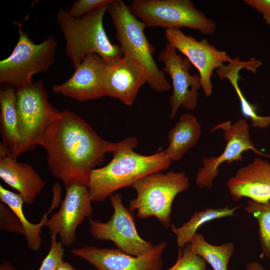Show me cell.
I'll list each match as a JSON object with an SVG mask.
<instances>
[{
	"mask_svg": "<svg viewBox=\"0 0 270 270\" xmlns=\"http://www.w3.org/2000/svg\"><path fill=\"white\" fill-rule=\"evenodd\" d=\"M116 142L100 137L80 116L70 110L58 111L38 146L46 151L52 174L65 188L86 185L92 171L112 152Z\"/></svg>",
	"mask_w": 270,
	"mask_h": 270,
	"instance_id": "1",
	"label": "cell"
},
{
	"mask_svg": "<svg viewBox=\"0 0 270 270\" xmlns=\"http://www.w3.org/2000/svg\"><path fill=\"white\" fill-rule=\"evenodd\" d=\"M138 144L137 139L133 136L116 142L109 163L92 171L87 186L92 202L104 201L116 190L169 168L172 162L164 150L142 155L134 151Z\"/></svg>",
	"mask_w": 270,
	"mask_h": 270,
	"instance_id": "2",
	"label": "cell"
},
{
	"mask_svg": "<svg viewBox=\"0 0 270 270\" xmlns=\"http://www.w3.org/2000/svg\"><path fill=\"white\" fill-rule=\"evenodd\" d=\"M108 6L95 9L80 18L73 17L68 10H58L56 18L66 40V54L74 68L90 54L98 55L108 64L114 63L123 56L120 46L110 42L104 27V16Z\"/></svg>",
	"mask_w": 270,
	"mask_h": 270,
	"instance_id": "3",
	"label": "cell"
},
{
	"mask_svg": "<svg viewBox=\"0 0 270 270\" xmlns=\"http://www.w3.org/2000/svg\"><path fill=\"white\" fill-rule=\"evenodd\" d=\"M107 12L123 54L131 58L144 70L147 84L154 91L169 90L170 85L154 59V48L144 33L146 26L132 14L128 6L122 0H114L108 6Z\"/></svg>",
	"mask_w": 270,
	"mask_h": 270,
	"instance_id": "4",
	"label": "cell"
},
{
	"mask_svg": "<svg viewBox=\"0 0 270 270\" xmlns=\"http://www.w3.org/2000/svg\"><path fill=\"white\" fill-rule=\"evenodd\" d=\"M136 192L128 208L141 219L156 217L166 228L171 226L172 204L178 194L186 191L190 179L184 172L173 170L148 174L132 186Z\"/></svg>",
	"mask_w": 270,
	"mask_h": 270,
	"instance_id": "5",
	"label": "cell"
},
{
	"mask_svg": "<svg viewBox=\"0 0 270 270\" xmlns=\"http://www.w3.org/2000/svg\"><path fill=\"white\" fill-rule=\"evenodd\" d=\"M18 40L13 51L0 62V82L16 90L32 85L34 74L46 72L56 59L57 42L50 36L34 44L18 24Z\"/></svg>",
	"mask_w": 270,
	"mask_h": 270,
	"instance_id": "6",
	"label": "cell"
},
{
	"mask_svg": "<svg viewBox=\"0 0 270 270\" xmlns=\"http://www.w3.org/2000/svg\"><path fill=\"white\" fill-rule=\"evenodd\" d=\"M132 14L146 26L168 29L188 28L214 34L216 22L196 8L190 0H133Z\"/></svg>",
	"mask_w": 270,
	"mask_h": 270,
	"instance_id": "7",
	"label": "cell"
},
{
	"mask_svg": "<svg viewBox=\"0 0 270 270\" xmlns=\"http://www.w3.org/2000/svg\"><path fill=\"white\" fill-rule=\"evenodd\" d=\"M22 144L18 156L38 146L58 110L50 103L43 82L16 90Z\"/></svg>",
	"mask_w": 270,
	"mask_h": 270,
	"instance_id": "8",
	"label": "cell"
},
{
	"mask_svg": "<svg viewBox=\"0 0 270 270\" xmlns=\"http://www.w3.org/2000/svg\"><path fill=\"white\" fill-rule=\"evenodd\" d=\"M109 198L113 214L106 222L90 220L92 236L98 240L111 241L116 248L132 256H141L150 251L154 245L138 234L132 211L124 204L122 194H114Z\"/></svg>",
	"mask_w": 270,
	"mask_h": 270,
	"instance_id": "9",
	"label": "cell"
},
{
	"mask_svg": "<svg viewBox=\"0 0 270 270\" xmlns=\"http://www.w3.org/2000/svg\"><path fill=\"white\" fill-rule=\"evenodd\" d=\"M220 130L224 132L226 142L224 151L218 156L202 159V166L198 168L195 179L198 188H212L214 180L218 176L220 166L224 162L232 164L241 161L243 153L248 150L270 158V155H266L254 148L250 138L249 125L245 119H239L234 124L230 121L218 124L212 128L211 132Z\"/></svg>",
	"mask_w": 270,
	"mask_h": 270,
	"instance_id": "10",
	"label": "cell"
},
{
	"mask_svg": "<svg viewBox=\"0 0 270 270\" xmlns=\"http://www.w3.org/2000/svg\"><path fill=\"white\" fill-rule=\"evenodd\" d=\"M164 36L168 42L174 46L198 71L201 88L206 97L212 93L211 81L213 72L232 60L227 53L218 50L206 38L198 41L192 36L186 35L180 29H168Z\"/></svg>",
	"mask_w": 270,
	"mask_h": 270,
	"instance_id": "11",
	"label": "cell"
},
{
	"mask_svg": "<svg viewBox=\"0 0 270 270\" xmlns=\"http://www.w3.org/2000/svg\"><path fill=\"white\" fill-rule=\"evenodd\" d=\"M166 243L162 242L141 256L128 254L116 248L84 246L72 248L71 254L97 270H162V254Z\"/></svg>",
	"mask_w": 270,
	"mask_h": 270,
	"instance_id": "12",
	"label": "cell"
},
{
	"mask_svg": "<svg viewBox=\"0 0 270 270\" xmlns=\"http://www.w3.org/2000/svg\"><path fill=\"white\" fill-rule=\"evenodd\" d=\"M176 50L167 42L157 60L164 64L163 72L168 73L172 80V94L170 98V112L169 118L174 119L180 107L192 110L198 104V90L201 88L198 74H190L192 64L176 52Z\"/></svg>",
	"mask_w": 270,
	"mask_h": 270,
	"instance_id": "13",
	"label": "cell"
},
{
	"mask_svg": "<svg viewBox=\"0 0 270 270\" xmlns=\"http://www.w3.org/2000/svg\"><path fill=\"white\" fill-rule=\"evenodd\" d=\"M58 210L48 218L46 226L50 236L58 235L64 246L74 244L76 231L92 213V199L86 185L76 184L66 188Z\"/></svg>",
	"mask_w": 270,
	"mask_h": 270,
	"instance_id": "14",
	"label": "cell"
},
{
	"mask_svg": "<svg viewBox=\"0 0 270 270\" xmlns=\"http://www.w3.org/2000/svg\"><path fill=\"white\" fill-rule=\"evenodd\" d=\"M96 54L86 56L66 82L54 84V92L82 102L94 100L104 96L103 80L107 66Z\"/></svg>",
	"mask_w": 270,
	"mask_h": 270,
	"instance_id": "15",
	"label": "cell"
},
{
	"mask_svg": "<svg viewBox=\"0 0 270 270\" xmlns=\"http://www.w3.org/2000/svg\"><path fill=\"white\" fill-rule=\"evenodd\" d=\"M147 80L144 70L131 58L123 55L114 63L107 64L103 80L104 96L131 106Z\"/></svg>",
	"mask_w": 270,
	"mask_h": 270,
	"instance_id": "16",
	"label": "cell"
},
{
	"mask_svg": "<svg viewBox=\"0 0 270 270\" xmlns=\"http://www.w3.org/2000/svg\"><path fill=\"white\" fill-rule=\"evenodd\" d=\"M226 184L234 202L246 198L260 202H268L270 201V162L254 158L239 168Z\"/></svg>",
	"mask_w": 270,
	"mask_h": 270,
	"instance_id": "17",
	"label": "cell"
},
{
	"mask_svg": "<svg viewBox=\"0 0 270 270\" xmlns=\"http://www.w3.org/2000/svg\"><path fill=\"white\" fill-rule=\"evenodd\" d=\"M0 178L10 188L17 190L27 204L34 202L46 185L45 182L30 164L18 162L1 142Z\"/></svg>",
	"mask_w": 270,
	"mask_h": 270,
	"instance_id": "18",
	"label": "cell"
},
{
	"mask_svg": "<svg viewBox=\"0 0 270 270\" xmlns=\"http://www.w3.org/2000/svg\"><path fill=\"white\" fill-rule=\"evenodd\" d=\"M52 200L48 210L44 213L39 222L32 224L24 216L23 205L24 203L22 196L19 193L14 192L0 185V202L6 204L17 216L24 231V236L28 248L32 251L38 250L41 246L42 238L41 229L46 226L48 216L60 204L62 188L58 182L52 187Z\"/></svg>",
	"mask_w": 270,
	"mask_h": 270,
	"instance_id": "19",
	"label": "cell"
},
{
	"mask_svg": "<svg viewBox=\"0 0 270 270\" xmlns=\"http://www.w3.org/2000/svg\"><path fill=\"white\" fill-rule=\"evenodd\" d=\"M202 127L197 118L190 113L183 114L170 130L169 144L164 150L172 162L180 160L186 154L198 144Z\"/></svg>",
	"mask_w": 270,
	"mask_h": 270,
	"instance_id": "20",
	"label": "cell"
},
{
	"mask_svg": "<svg viewBox=\"0 0 270 270\" xmlns=\"http://www.w3.org/2000/svg\"><path fill=\"white\" fill-rule=\"evenodd\" d=\"M0 132L2 143L9 153L18 158L22 144L16 108V89L6 88L0 90Z\"/></svg>",
	"mask_w": 270,
	"mask_h": 270,
	"instance_id": "21",
	"label": "cell"
},
{
	"mask_svg": "<svg viewBox=\"0 0 270 270\" xmlns=\"http://www.w3.org/2000/svg\"><path fill=\"white\" fill-rule=\"evenodd\" d=\"M255 64L252 60L242 61L238 56L233 58L227 65L223 64L216 70L218 78L221 80L228 79L232 86L239 99L242 115L251 121L252 128H265L270 125V116H260L257 113L256 106L251 104L245 97L240 90L238 80L242 79L239 72L242 69L252 72Z\"/></svg>",
	"mask_w": 270,
	"mask_h": 270,
	"instance_id": "22",
	"label": "cell"
},
{
	"mask_svg": "<svg viewBox=\"0 0 270 270\" xmlns=\"http://www.w3.org/2000/svg\"><path fill=\"white\" fill-rule=\"evenodd\" d=\"M240 207V206L232 208L228 206L218 208H207L196 212L190 218L180 226L176 227L172 224L171 230L176 236L178 248H183L190 244L197 230L202 225L215 220L235 216V212Z\"/></svg>",
	"mask_w": 270,
	"mask_h": 270,
	"instance_id": "23",
	"label": "cell"
},
{
	"mask_svg": "<svg viewBox=\"0 0 270 270\" xmlns=\"http://www.w3.org/2000/svg\"><path fill=\"white\" fill-rule=\"evenodd\" d=\"M190 245L193 252L208 263L214 270H228V262L235 249L232 242L212 244L206 240L204 236L197 232L192 238Z\"/></svg>",
	"mask_w": 270,
	"mask_h": 270,
	"instance_id": "24",
	"label": "cell"
},
{
	"mask_svg": "<svg viewBox=\"0 0 270 270\" xmlns=\"http://www.w3.org/2000/svg\"><path fill=\"white\" fill-rule=\"evenodd\" d=\"M244 210L256 220L262 252L270 258V201L260 202L248 200Z\"/></svg>",
	"mask_w": 270,
	"mask_h": 270,
	"instance_id": "25",
	"label": "cell"
},
{
	"mask_svg": "<svg viewBox=\"0 0 270 270\" xmlns=\"http://www.w3.org/2000/svg\"><path fill=\"white\" fill-rule=\"evenodd\" d=\"M166 270H206V262L193 252L188 244L179 248L176 262Z\"/></svg>",
	"mask_w": 270,
	"mask_h": 270,
	"instance_id": "26",
	"label": "cell"
},
{
	"mask_svg": "<svg viewBox=\"0 0 270 270\" xmlns=\"http://www.w3.org/2000/svg\"><path fill=\"white\" fill-rule=\"evenodd\" d=\"M62 244L56 240V236H50V250L38 270H56L64 262V250Z\"/></svg>",
	"mask_w": 270,
	"mask_h": 270,
	"instance_id": "27",
	"label": "cell"
},
{
	"mask_svg": "<svg viewBox=\"0 0 270 270\" xmlns=\"http://www.w3.org/2000/svg\"><path fill=\"white\" fill-rule=\"evenodd\" d=\"M0 229L3 232L24 236V228L17 216L2 202H0Z\"/></svg>",
	"mask_w": 270,
	"mask_h": 270,
	"instance_id": "28",
	"label": "cell"
},
{
	"mask_svg": "<svg viewBox=\"0 0 270 270\" xmlns=\"http://www.w3.org/2000/svg\"><path fill=\"white\" fill-rule=\"evenodd\" d=\"M114 0H78L68 12L74 18H78L104 6L109 5Z\"/></svg>",
	"mask_w": 270,
	"mask_h": 270,
	"instance_id": "29",
	"label": "cell"
},
{
	"mask_svg": "<svg viewBox=\"0 0 270 270\" xmlns=\"http://www.w3.org/2000/svg\"><path fill=\"white\" fill-rule=\"evenodd\" d=\"M244 2L262 14L266 24L270 26V0H244Z\"/></svg>",
	"mask_w": 270,
	"mask_h": 270,
	"instance_id": "30",
	"label": "cell"
},
{
	"mask_svg": "<svg viewBox=\"0 0 270 270\" xmlns=\"http://www.w3.org/2000/svg\"><path fill=\"white\" fill-rule=\"evenodd\" d=\"M246 270H266L258 262H250L246 265Z\"/></svg>",
	"mask_w": 270,
	"mask_h": 270,
	"instance_id": "31",
	"label": "cell"
},
{
	"mask_svg": "<svg viewBox=\"0 0 270 270\" xmlns=\"http://www.w3.org/2000/svg\"><path fill=\"white\" fill-rule=\"evenodd\" d=\"M56 270H76L70 263L64 262Z\"/></svg>",
	"mask_w": 270,
	"mask_h": 270,
	"instance_id": "32",
	"label": "cell"
},
{
	"mask_svg": "<svg viewBox=\"0 0 270 270\" xmlns=\"http://www.w3.org/2000/svg\"><path fill=\"white\" fill-rule=\"evenodd\" d=\"M0 270H16L14 266L8 262H3L0 264Z\"/></svg>",
	"mask_w": 270,
	"mask_h": 270,
	"instance_id": "33",
	"label": "cell"
}]
</instances>
